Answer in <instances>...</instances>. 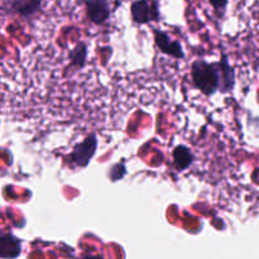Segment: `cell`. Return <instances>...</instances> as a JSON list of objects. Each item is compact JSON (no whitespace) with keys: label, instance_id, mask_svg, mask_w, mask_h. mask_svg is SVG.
<instances>
[{"label":"cell","instance_id":"obj_1","mask_svg":"<svg viewBox=\"0 0 259 259\" xmlns=\"http://www.w3.org/2000/svg\"><path fill=\"white\" fill-rule=\"evenodd\" d=\"M192 82L204 95L211 96L219 90L222 76L220 65L218 62H206L204 60H196L191 67Z\"/></svg>","mask_w":259,"mask_h":259},{"label":"cell","instance_id":"obj_2","mask_svg":"<svg viewBox=\"0 0 259 259\" xmlns=\"http://www.w3.org/2000/svg\"><path fill=\"white\" fill-rule=\"evenodd\" d=\"M96 149H98V138L95 134H90L81 143H77L73 147L70 154L71 163L73 166L83 168L90 163L93 157L95 156Z\"/></svg>","mask_w":259,"mask_h":259},{"label":"cell","instance_id":"obj_3","mask_svg":"<svg viewBox=\"0 0 259 259\" xmlns=\"http://www.w3.org/2000/svg\"><path fill=\"white\" fill-rule=\"evenodd\" d=\"M131 13L133 22L139 25L148 24L149 22H158L161 18L157 2H134L131 7Z\"/></svg>","mask_w":259,"mask_h":259},{"label":"cell","instance_id":"obj_4","mask_svg":"<svg viewBox=\"0 0 259 259\" xmlns=\"http://www.w3.org/2000/svg\"><path fill=\"white\" fill-rule=\"evenodd\" d=\"M152 30H153L156 46L158 47V50L161 51L163 55L177 58V60H182V58H185L184 48H182L180 40L174 39V38H171V35H169L168 33L163 32V30L161 29H156V28H153Z\"/></svg>","mask_w":259,"mask_h":259},{"label":"cell","instance_id":"obj_5","mask_svg":"<svg viewBox=\"0 0 259 259\" xmlns=\"http://www.w3.org/2000/svg\"><path fill=\"white\" fill-rule=\"evenodd\" d=\"M85 4L89 19L94 24H104L110 17V7L105 0H89Z\"/></svg>","mask_w":259,"mask_h":259},{"label":"cell","instance_id":"obj_6","mask_svg":"<svg viewBox=\"0 0 259 259\" xmlns=\"http://www.w3.org/2000/svg\"><path fill=\"white\" fill-rule=\"evenodd\" d=\"M22 253V240L12 233L0 235V258L15 259Z\"/></svg>","mask_w":259,"mask_h":259},{"label":"cell","instance_id":"obj_7","mask_svg":"<svg viewBox=\"0 0 259 259\" xmlns=\"http://www.w3.org/2000/svg\"><path fill=\"white\" fill-rule=\"evenodd\" d=\"M220 65V76H222V82H220L219 90L222 93H230L234 89L235 85V71L229 63L227 56L223 53L222 60L219 61Z\"/></svg>","mask_w":259,"mask_h":259},{"label":"cell","instance_id":"obj_8","mask_svg":"<svg viewBox=\"0 0 259 259\" xmlns=\"http://www.w3.org/2000/svg\"><path fill=\"white\" fill-rule=\"evenodd\" d=\"M172 156H174L175 167L180 172L189 168L192 164V162H194V154H192L191 149L186 146H182V144L175 147L174 152H172Z\"/></svg>","mask_w":259,"mask_h":259},{"label":"cell","instance_id":"obj_9","mask_svg":"<svg viewBox=\"0 0 259 259\" xmlns=\"http://www.w3.org/2000/svg\"><path fill=\"white\" fill-rule=\"evenodd\" d=\"M13 12L19 14L22 18H30L37 14L38 10L42 7V2L37 0H15L10 3Z\"/></svg>","mask_w":259,"mask_h":259},{"label":"cell","instance_id":"obj_10","mask_svg":"<svg viewBox=\"0 0 259 259\" xmlns=\"http://www.w3.org/2000/svg\"><path fill=\"white\" fill-rule=\"evenodd\" d=\"M71 67L80 70L86 65V58H88V45L85 42H78L68 53Z\"/></svg>","mask_w":259,"mask_h":259},{"label":"cell","instance_id":"obj_11","mask_svg":"<svg viewBox=\"0 0 259 259\" xmlns=\"http://www.w3.org/2000/svg\"><path fill=\"white\" fill-rule=\"evenodd\" d=\"M126 175V168L124 163H118L114 164L113 167L109 171V177H110L111 181H118V180H121Z\"/></svg>","mask_w":259,"mask_h":259},{"label":"cell","instance_id":"obj_12","mask_svg":"<svg viewBox=\"0 0 259 259\" xmlns=\"http://www.w3.org/2000/svg\"><path fill=\"white\" fill-rule=\"evenodd\" d=\"M211 5L215 8V9H224V8L228 5V2H223V3L211 2Z\"/></svg>","mask_w":259,"mask_h":259},{"label":"cell","instance_id":"obj_13","mask_svg":"<svg viewBox=\"0 0 259 259\" xmlns=\"http://www.w3.org/2000/svg\"><path fill=\"white\" fill-rule=\"evenodd\" d=\"M81 259H104L101 255H95V254H88V255H83Z\"/></svg>","mask_w":259,"mask_h":259}]
</instances>
